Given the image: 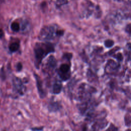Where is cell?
I'll use <instances>...</instances> for the list:
<instances>
[{
	"label": "cell",
	"mask_w": 131,
	"mask_h": 131,
	"mask_svg": "<svg viewBox=\"0 0 131 131\" xmlns=\"http://www.w3.org/2000/svg\"><path fill=\"white\" fill-rule=\"evenodd\" d=\"M72 54L71 53H64L62 56V58L63 59H65L66 60H69L70 61L72 59Z\"/></svg>",
	"instance_id": "obj_14"
},
{
	"label": "cell",
	"mask_w": 131,
	"mask_h": 131,
	"mask_svg": "<svg viewBox=\"0 0 131 131\" xmlns=\"http://www.w3.org/2000/svg\"><path fill=\"white\" fill-rule=\"evenodd\" d=\"M48 110L50 112H56L61 108V105L59 102L54 100L50 101L49 103Z\"/></svg>",
	"instance_id": "obj_7"
},
{
	"label": "cell",
	"mask_w": 131,
	"mask_h": 131,
	"mask_svg": "<svg viewBox=\"0 0 131 131\" xmlns=\"http://www.w3.org/2000/svg\"><path fill=\"white\" fill-rule=\"evenodd\" d=\"M19 48V43L17 41H14L11 42L9 46V49L11 52H15L17 51Z\"/></svg>",
	"instance_id": "obj_9"
},
{
	"label": "cell",
	"mask_w": 131,
	"mask_h": 131,
	"mask_svg": "<svg viewBox=\"0 0 131 131\" xmlns=\"http://www.w3.org/2000/svg\"><path fill=\"white\" fill-rule=\"evenodd\" d=\"M62 84L60 81L57 80L55 81L52 85V92L54 94H58L60 93L62 90Z\"/></svg>",
	"instance_id": "obj_8"
},
{
	"label": "cell",
	"mask_w": 131,
	"mask_h": 131,
	"mask_svg": "<svg viewBox=\"0 0 131 131\" xmlns=\"http://www.w3.org/2000/svg\"><path fill=\"white\" fill-rule=\"evenodd\" d=\"M105 131H118V128L115 125L111 123Z\"/></svg>",
	"instance_id": "obj_13"
},
{
	"label": "cell",
	"mask_w": 131,
	"mask_h": 131,
	"mask_svg": "<svg viewBox=\"0 0 131 131\" xmlns=\"http://www.w3.org/2000/svg\"><path fill=\"white\" fill-rule=\"evenodd\" d=\"M4 33L3 30L2 29H0V38H2L4 36Z\"/></svg>",
	"instance_id": "obj_19"
},
{
	"label": "cell",
	"mask_w": 131,
	"mask_h": 131,
	"mask_svg": "<svg viewBox=\"0 0 131 131\" xmlns=\"http://www.w3.org/2000/svg\"><path fill=\"white\" fill-rule=\"evenodd\" d=\"M114 43H115L114 41L113 40H112L110 39L105 40L104 42L105 47L107 48H110L114 46Z\"/></svg>",
	"instance_id": "obj_11"
},
{
	"label": "cell",
	"mask_w": 131,
	"mask_h": 131,
	"mask_svg": "<svg viewBox=\"0 0 131 131\" xmlns=\"http://www.w3.org/2000/svg\"><path fill=\"white\" fill-rule=\"evenodd\" d=\"M12 83L14 90L17 93L20 95H23L25 94L26 88L19 78L14 77L13 79Z\"/></svg>",
	"instance_id": "obj_4"
},
{
	"label": "cell",
	"mask_w": 131,
	"mask_h": 131,
	"mask_svg": "<svg viewBox=\"0 0 131 131\" xmlns=\"http://www.w3.org/2000/svg\"><path fill=\"white\" fill-rule=\"evenodd\" d=\"M57 72L62 80L66 81L68 80L71 76L70 65L67 63H62L59 67Z\"/></svg>",
	"instance_id": "obj_3"
},
{
	"label": "cell",
	"mask_w": 131,
	"mask_h": 131,
	"mask_svg": "<svg viewBox=\"0 0 131 131\" xmlns=\"http://www.w3.org/2000/svg\"><path fill=\"white\" fill-rule=\"evenodd\" d=\"M64 31L56 25H48L43 27L38 35L40 40L49 42L55 38L60 37L64 34Z\"/></svg>",
	"instance_id": "obj_2"
},
{
	"label": "cell",
	"mask_w": 131,
	"mask_h": 131,
	"mask_svg": "<svg viewBox=\"0 0 131 131\" xmlns=\"http://www.w3.org/2000/svg\"><path fill=\"white\" fill-rule=\"evenodd\" d=\"M125 31L126 33H128L129 34H130V24H129L128 25H127L126 27H125Z\"/></svg>",
	"instance_id": "obj_18"
},
{
	"label": "cell",
	"mask_w": 131,
	"mask_h": 131,
	"mask_svg": "<svg viewBox=\"0 0 131 131\" xmlns=\"http://www.w3.org/2000/svg\"><path fill=\"white\" fill-rule=\"evenodd\" d=\"M55 52L54 45L50 42H36L34 47L35 66L38 69L42 60L49 54Z\"/></svg>",
	"instance_id": "obj_1"
},
{
	"label": "cell",
	"mask_w": 131,
	"mask_h": 131,
	"mask_svg": "<svg viewBox=\"0 0 131 131\" xmlns=\"http://www.w3.org/2000/svg\"><path fill=\"white\" fill-rule=\"evenodd\" d=\"M11 29L14 32H18L20 29V26L18 23L13 21L11 25Z\"/></svg>",
	"instance_id": "obj_10"
},
{
	"label": "cell",
	"mask_w": 131,
	"mask_h": 131,
	"mask_svg": "<svg viewBox=\"0 0 131 131\" xmlns=\"http://www.w3.org/2000/svg\"><path fill=\"white\" fill-rule=\"evenodd\" d=\"M34 76L35 79L36 81V88H37V92L38 93L39 96L40 98L43 99L46 96V92L43 87L42 81L40 77L36 74L35 73L34 74Z\"/></svg>",
	"instance_id": "obj_5"
},
{
	"label": "cell",
	"mask_w": 131,
	"mask_h": 131,
	"mask_svg": "<svg viewBox=\"0 0 131 131\" xmlns=\"http://www.w3.org/2000/svg\"><path fill=\"white\" fill-rule=\"evenodd\" d=\"M0 77H1L2 79H4L5 78V72H4V70L3 69V68H2L1 70H0Z\"/></svg>",
	"instance_id": "obj_17"
},
{
	"label": "cell",
	"mask_w": 131,
	"mask_h": 131,
	"mask_svg": "<svg viewBox=\"0 0 131 131\" xmlns=\"http://www.w3.org/2000/svg\"><path fill=\"white\" fill-rule=\"evenodd\" d=\"M16 70H17V71H18V72L21 71V70H22V68H23V66H22L21 63L20 62H18V63L16 64Z\"/></svg>",
	"instance_id": "obj_16"
},
{
	"label": "cell",
	"mask_w": 131,
	"mask_h": 131,
	"mask_svg": "<svg viewBox=\"0 0 131 131\" xmlns=\"http://www.w3.org/2000/svg\"><path fill=\"white\" fill-rule=\"evenodd\" d=\"M125 124L126 126H130V113H129L128 114H126V115L125 116Z\"/></svg>",
	"instance_id": "obj_12"
},
{
	"label": "cell",
	"mask_w": 131,
	"mask_h": 131,
	"mask_svg": "<svg viewBox=\"0 0 131 131\" xmlns=\"http://www.w3.org/2000/svg\"><path fill=\"white\" fill-rule=\"evenodd\" d=\"M57 66V61L55 57L53 55H51L49 57L47 60L46 63V68L48 71L53 70Z\"/></svg>",
	"instance_id": "obj_6"
},
{
	"label": "cell",
	"mask_w": 131,
	"mask_h": 131,
	"mask_svg": "<svg viewBox=\"0 0 131 131\" xmlns=\"http://www.w3.org/2000/svg\"><path fill=\"white\" fill-rule=\"evenodd\" d=\"M114 57H115V58L116 59H117L118 60V61H121L123 60V56H122V54L120 53H117V54H116V55L114 56Z\"/></svg>",
	"instance_id": "obj_15"
},
{
	"label": "cell",
	"mask_w": 131,
	"mask_h": 131,
	"mask_svg": "<svg viewBox=\"0 0 131 131\" xmlns=\"http://www.w3.org/2000/svg\"><path fill=\"white\" fill-rule=\"evenodd\" d=\"M2 131H6L5 130H2Z\"/></svg>",
	"instance_id": "obj_20"
}]
</instances>
